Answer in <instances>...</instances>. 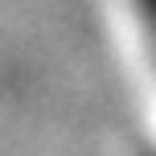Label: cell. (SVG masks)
Here are the masks:
<instances>
[{
    "label": "cell",
    "mask_w": 156,
    "mask_h": 156,
    "mask_svg": "<svg viewBox=\"0 0 156 156\" xmlns=\"http://www.w3.org/2000/svg\"><path fill=\"white\" fill-rule=\"evenodd\" d=\"M140 16H144V29H148V37L156 45V0H140Z\"/></svg>",
    "instance_id": "6da1fadb"
}]
</instances>
